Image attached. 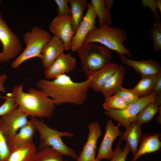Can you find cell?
Returning a JSON list of instances; mask_svg holds the SVG:
<instances>
[{"label": "cell", "mask_w": 161, "mask_h": 161, "mask_svg": "<svg viewBox=\"0 0 161 161\" xmlns=\"http://www.w3.org/2000/svg\"><path fill=\"white\" fill-rule=\"evenodd\" d=\"M91 79L89 76L86 80L76 82L64 74L52 80L40 79L36 85L53 100L55 105L67 103L80 105L87 100Z\"/></svg>", "instance_id": "6da1fadb"}, {"label": "cell", "mask_w": 161, "mask_h": 161, "mask_svg": "<svg viewBox=\"0 0 161 161\" xmlns=\"http://www.w3.org/2000/svg\"><path fill=\"white\" fill-rule=\"evenodd\" d=\"M23 86V83L15 85L11 92L18 107L32 117H51L55 108L53 100L40 89L31 87L25 92Z\"/></svg>", "instance_id": "7a4b0ae2"}, {"label": "cell", "mask_w": 161, "mask_h": 161, "mask_svg": "<svg viewBox=\"0 0 161 161\" xmlns=\"http://www.w3.org/2000/svg\"><path fill=\"white\" fill-rule=\"evenodd\" d=\"M127 38L126 32L122 28L104 25L98 27H95L88 34L83 44L98 43L120 55L125 54L131 58L130 50L123 45Z\"/></svg>", "instance_id": "3957f363"}, {"label": "cell", "mask_w": 161, "mask_h": 161, "mask_svg": "<svg viewBox=\"0 0 161 161\" xmlns=\"http://www.w3.org/2000/svg\"><path fill=\"white\" fill-rule=\"evenodd\" d=\"M76 52L87 77L110 62L111 50L99 44H83Z\"/></svg>", "instance_id": "277c9868"}, {"label": "cell", "mask_w": 161, "mask_h": 161, "mask_svg": "<svg viewBox=\"0 0 161 161\" xmlns=\"http://www.w3.org/2000/svg\"><path fill=\"white\" fill-rule=\"evenodd\" d=\"M31 119L39 134V150L46 146H50L63 155L77 160L78 155L76 152L67 146L62 140L63 137H73V133L68 131H60L56 129L51 128L43 120L36 118L32 117Z\"/></svg>", "instance_id": "5b68a950"}, {"label": "cell", "mask_w": 161, "mask_h": 161, "mask_svg": "<svg viewBox=\"0 0 161 161\" xmlns=\"http://www.w3.org/2000/svg\"><path fill=\"white\" fill-rule=\"evenodd\" d=\"M51 38L50 34L41 27H33L30 32L24 34L23 41L26 47L12 63L11 67L16 69L25 61L33 58L38 57L41 59L42 49Z\"/></svg>", "instance_id": "8992f818"}, {"label": "cell", "mask_w": 161, "mask_h": 161, "mask_svg": "<svg viewBox=\"0 0 161 161\" xmlns=\"http://www.w3.org/2000/svg\"><path fill=\"white\" fill-rule=\"evenodd\" d=\"M157 95L155 93H152L140 97L135 102L128 105L124 109H111L105 110L104 113L120 123L123 127L126 128L131 122L136 120L137 115L144 106L151 102H155Z\"/></svg>", "instance_id": "52a82bcc"}, {"label": "cell", "mask_w": 161, "mask_h": 161, "mask_svg": "<svg viewBox=\"0 0 161 161\" xmlns=\"http://www.w3.org/2000/svg\"><path fill=\"white\" fill-rule=\"evenodd\" d=\"M0 41L3 50L0 52V61L5 62L15 58L21 51V43L15 33L3 19L0 12Z\"/></svg>", "instance_id": "ba28073f"}, {"label": "cell", "mask_w": 161, "mask_h": 161, "mask_svg": "<svg viewBox=\"0 0 161 161\" xmlns=\"http://www.w3.org/2000/svg\"><path fill=\"white\" fill-rule=\"evenodd\" d=\"M28 117L18 107L1 117L0 128L7 143L28 123Z\"/></svg>", "instance_id": "9c48e42d"}, {"label": "cell", "mask_w": 161, "mask_h": 161, "mask_svg": "<svg viewBox=\"0 0 161 161\" xmlns=\"http://www.w3.org/2000/svg\"><path fill=\"white\" fill-rule=\"evenodd\" d=\"M48 28L54 36L62 41L65 50L71 49V42L75 33L71 24V16H57L52 20Z\"/></svg>", "instance_id": "30bf717a"}, {"label": "cell", "mask_w": 161, "mask_h": 161, "mask_svg": "<svg viewBox=\"0 0 161 161\" xmlns=\"http://www.w3.org/2000/svg\"><path fill=\"white\" fill-rule=\"evenodd\" d=\"M86 14L76 31L71 42V49L76 51L83 44L88 34L95 27L97 16L91 2L88 3Z\"/></svg>", "instance_id": "8fae6325"}, {"label": "cell", "mask_w": 161, "mask_h": 161, "mask_svg": "<svg viewBox=\"0 0 161 161\" xmlns=\"http://www.w3.org/2000/svg\"><path fill=\"white\" fill-rule=\"evenodd\" d=\"M76 64V59L70 53L64 52L45 69L44 76L47 79H54L61 75L66 74L73 71Z\"/></svg>", "instance_id": "7c38bea8"}, {"label": "cell", "mask_w": 161, "mask_h": 161, "mask_svg": "<svg viewBox=\"0 0 161 161\" xmlns=\"http://www.w3.org/2000/svg\"><path fill=\"white\" fill-rule=\"evenodd\" d=\"M120 126L119 123L117 125H114L111 119L107 121L105 133L96 157V160L100 161L103 159L110 160L112 159L114 154L112 149L113 143L122 133L119 129Z\"/></svg>", "instance_id": "4fadbf2b"}, {"label": "cell", "mask_w": 161, "mask_h": 161, "mask_svg": "<svg viewBox=\"0 0 161 161\" xmlns=\"http://www.w3.org/2000/svg\"><path fill=\"white\" fill-rule=\"evenodd\" d=\"M89 134L87 140L76 161H93L96 159L97 143L102 135L99 123L94 121L88 126Z\"/></svg>", "instance_id": "5bb4252c"}, {"label": "cell", "mask_w": 161, "mask_h": 161, "mask_svg": "<svg viewBox=\"0 0 161 161\" xmlns=\"http://www.w3.org/2000/svg\"><path fill=\"white\" fill-rule=\"evenodd\" d=\"M120 57L123 64L131 67L141 77L157 75L161 73L159 63L151 58L134 61L128 58L124 55H120Z\"/></svg>", "instance_id": "9a60e30c"}, {"label": "cell", "mask_w": 161, "mask_h": 161, "mask_svg": "<svg viewBox=\"0 0 161 161\" xmlns=\"http://www.w3.org/2000/svg\"><path fill=\"white\" fill-rule=\"evenodd\" d=\"M65 49L62 41L53 36L45 45L41 51V62L45 69L50 66Z\"/></svg>", "instance_id": "2e32d148"}, {"label": "cell", "mask_w": 161, "mask_h": 161, "mask_svg": "<svg viewBox=\"0 0 161 161\" xmlns=\"http://www.w3.org/2000/svg\"><path fill=\"white\" fill-rule=\"evenodd\" d=\"M122 132L120 140H124L134 156L138 150V145L143 136L141 125L136 120L131 122Z\"/></svg>", "instance_id": "e0dca14e"}, {"label": "cell", "mask_w": 161, "mask_h": 161, "mask_svg": "<svg viewBox=\"0 0 161 161\" xmlns=\"http://www.w3.org/2000/svg\"><path fill=\"white\" fill-rule=\"evenodd\" d=\"M118 65L110 62L106 66L90 75V88L100 92L103 87L117 70Z\"/></svg>", "instance_id": "ac0fdd59"}, {"label": "cell", "mask_w": 161, "mask_h": 161, "mask_svg": "<svg viewBox=\"0 0 161 161\" xmlns=\"http://www.w3.org/2000/svg\"><path fill=\"white\" fill-rule=\"evenodd\" d=\"M37 152L33 142L14 147L6 161H35Z\"/></svg>", "instance_id": "d6986e66"}, {"label": "cell", "mask_w": 161, "mask_h": 161, "mask_svg": "<svg viewBox=\"0 0 161 161\" xmlns=\"http://www.w3.org/2000/svg\"><path fill=\"white\" fill-rule=\"evenodd\" d=\"M36 131L34 124L30 119L8 143L10 149L33 142V139Z\"/></svg>", "instance_id": "ffe728a7"}, {"label": "cell", "mask_w": 161, "mask_h": 161, "mask_svg": "<svg viewBox=\"0 0 161 161\" xmlns=\"http://www.w3.org/2000/svg\"><path fill=\"white\" fill-rule=\"evenodd\" d=\"M160 136L159 134L143 135L140 147L131 161H136L140 157L146 154L159 151L161 147V142L159 138Z\"/></svg>", "instance_id": "44dd1931"}, {"label": "cell", "mask_w": 161, "mask_h": 161, "mask_svg": "<svg viewBox=\"0 0 161 161\" xmlns=\"http://www.w3.org/2000/svg\"><path fill=\"white\" fill-rule=\"evenodd\" d=\"M125 73L124 67L122 66H118L115 72L107 82L100 92L105 97L115 94L122 86Z\"/></svg>", "instance_id": "7402d4cb"}, {"label": "cell", "mask_w": 161, "mask_h": 161, "mask_svg": "<svg viewBox=\"0 0 161 161\" xmlns=\"http://www.w3.org/2000/svg\"><path fill=\"white\" fill-rule=\"evenodd\" d=\"M87 4L86 0H69L71 10V23L75 32L84 16V11Z\"/></svg>", "instance_id": "603a6c76"}, {"label": "cell", "mask_w": 161, "mask_h": 161, "mask_svg": "<svg viewBox=\"0 0 161 161\" xmlns=\"http://www.w3.org/2000/svg\"><path fill=\"white\" fill-rule=\"evenodd\" d=\"M157 75L141 77V79L131 90L139 97L150 94L155 83Z\"/></svg>", "instance_id": "cb8c5ba5"}, {"label": "cell", "mask_w": 161, "mask_h": 161, "mask_svg": "<svg viewBox=\"0 0 161 161\" xmlns=\"http://www.w3.org/2000/svg\"><path fill=\"white\" fill-rule=\"evenodd\" d=\"M160 113H161V106L155 101H152L141 110L137 116L136 120L142 125L151 121L156 114Z\"/></svg>", "instance_id": "d4e9b609"}, {"label": "cell", "mask_w": 161, "mask_h": 161, "mask_svg": "<svg viewBox=\"0 0 161 161\" xmlns=\"http://www.w3.org/2000/svg\"><path fill=\"white\" fill-rule=\"evenodd\" d=\"M90 2L98 18L99 27L104 25L112 26V19L111 14L106 9L104 0H92Z\"/></svg>", "instance_id": "484cf974"}, {"label": "cell", "mask_w": 161, "mask_h": 161, "mask_svg": "<svg viewBox=\"0 0 161 161\" xmlns=\"http://www.w3.org/2000/svg\"><path fill=\"white\" fill-rule=\"evenodd\" d=\"M63 155L51 147L47 146L37 152L35 161H69L64 160Z\"/></svg>", "instance_id": "4316f807"}, {"label": "cell", "mask_w": 161, "mask_h": 161, "mask_svg": "<svg viewBox=\"0 0 161 161\" xmlns=\"http://www.w3.org/2000/svg\"><path fill=\"white\" fill-rule=\"evenodd\" d=\"M128 105L124 100L115 94L105 97L102 106L105 110L111 109L121 110L126 108Z\"/></svg>", "instance_id": "83f0119b"}, {"label": "cell", "mask_w": 161, "mask_h": 161, "mask_svg": "<svg viewBox=\"0 0 161 161\" xmlns=\"http://www.w3.org/2000/svg\"><path fill=\"white\" fill-rule=\"evenodd\" d=\"M152 40V49L154 52L161 50V23L160 21L156 22L150 29Z\"/></svg>", "instance_id": "f1b7e54d"}, {"label": "cell", "mask_w": 161, "mask_h": 161, "mask_svg": "<svg viewBox=\"0 0 161 161\" xmlns=\"http://www.w3.org/2000/svg\"><path fill=\"white\" fill-rule=\"evenodd\" d=\"M121 140H120L116 148L114 151V154L112 161H126V159L131 151L130 149L126 143L123 148H120Z\"/></svg>", "instance_id": "f546056e"}, {"label": "cell", "mask_w": 161, "mask_h": 161, "mask_svg": "<svg viewBox=\"0 0 161 161\" xmlns=\"http://www.w3.org/2000/svg\"><path fill=\"white\" fill-rule=\"evenodd\" d=\"M115 94L122 98L128 105L135 102L140 98L134 94L131 89H126L122 86Z\"/></svg>", "instance_id": "4dcf8cb0"}, {"label": "cell", "mask_w": 161, "mask_h": 161, "mask_svg": "<svg viewBox=\"0 0 161 161\" xmlns=\"http://www.w3.org/2000/svg\"><path fill=\"white\" fill-rule=\"evenodd\" d=\"M4 102L0 106V117H1L18 107L12 98L11 93H7Z\"/></svg>", "instance_id": "1f68e13d"}, {"label": "cell", "mask_w": 161, "mask_h": 161, "mask_svg": "<svg viewBox=\"0 0 161 161\" xmlns=\"http://www.w3.org/2000/svg\"><path fill=\"white\" fill-rule=\"evenodd\" d=\"M57 6V11L58 16H70L71 10L69 6V0H55Z\"/></svg>", "instance_id": "d6a6232c"}, {"label": "cell", "mask_w": 161, "mask_h": 161, "mask_svg": "<svg viewBox=\"0 0 161 161\" xmlns=\"http://www.w3.org/2000/svg\"><path fill=\"white\" fill-rule=\"evenodd\" d=\"M10 152L7 142L0 128V161H6Z\"/></svg>", "instance_id": "836d02e7"}, {"label": "cell", "mask_w": 161, "mask_h": 161, "mask_svg": "<svg viewBox=\"0 0 161 161\" xmlns=\"http://www.w3.org/2000/svg\"><path fill=\"white\" fill-rule=\"evenodd\" d=\"M142 4L144 7H148L154 14L156 22L160 21L157 8L156 6V0H142Z\"/></svg>", "instance_id": "e575fe53"}, {"label": "cell", "mask_w": 161, "mask_h": 161, "mask_svg": "<svg viewBox=\"0 0 161 161\" xmlns=\"http://www.w3.org/2000/svg\"><path fill=\"white\" fill-rule=\"evenodd\" d=\"M153 92L156 94L157 96H161V73L157 75L156 81L152 93Z\"/></svg>", "instance_id": "d590c367"}, {"label": "cell", "mask_w": 161, "mask_h": 161, "mask_svg": "<svg viewBox=\"0 0 161 161\" xmlns=\"http://www.w3.org/2000/svg\"><path fill=\"white\" fill-rule=\"evenodd\" d=\"M1 67L0 66V69ZM7 75L5 74L0 75V92L3 93L6 92V90L4 87V82L6 80Z\"/></svg>", "instance_id": "8d00e7d4"}, {"label": "cell", "mask_w": 161, "mask_h": 161, "mask_svg": "<svg viewBox=\"0 0 161 161\" xmlns=\"http://www.w3.org/2000/svg\"><path fill=\"white\" fill-rule=\"evenodd\" d=\"M114 1L113 0H104L105 7L106 10L109 12L112 8Z\"/></svg>", "instance_id": "74e56055"}, {"label": "cell", "mask_w": 161, "mask_h": 161, "mask_svg": "<svg viewBox=\"0 0 161 161\" xmlns=\"http://www.w3.org/2000/svg\"><path fill=\"white\" fill-rule=\"evenodd\" d=\"M156 6L157 9L159 11L160 13H161V0H156Z\"/></svg>", "instance_id": "f35d334b"}, {"label": "cell", "mask_w": 161, "mask_h": 161, "mask_svg": "<svg viewBox=\"0 0 161 161\" xmlns=\"http://www.w3.org/2000/svg\"><path fill=\"white\" fill-rule=\"evenodd\" d=\"M161 113H158V114L156 118L157 121L159 124H161Z\"/></svg>", "instance_id": "ab89813d"}, {"label": "cell", "mask_w": 161, "mask_h": 161, "mask_svg": "<svg viewBox=\"0 0 161 161\" xmlns=\"http://www.w3.org/2000/svg\"><path fill=\"white\" fill-rule=\"evenodd\" d=\"M100 161V160H96V159H95L94 161ZM110 161H112V160H111Z\"/></svg>", "instance_id": "60d3db41"}, {"label": "cell", "mask_w": 161, "mask_h": 161, "mask_svg": "<svg viewBox=\"0 0 161 161\" xmlns=\"http://www.w3.org/2000/svg\"><path fill=\"white\" fill-rule=\"evenodd\" d=\"M1 2V0H0V4Z\"/></svg>", "instance_id": "b9f144b4"}]
</instances>
